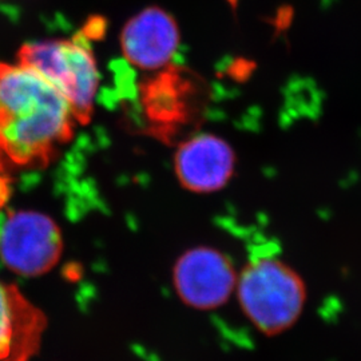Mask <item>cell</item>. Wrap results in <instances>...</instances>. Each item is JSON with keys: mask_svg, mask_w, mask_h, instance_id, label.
<instances>
[{"mask_svg": "<svg viewBox=\"0 0 361 361\" xmlns=\"http://www.w3.org/2000/svg\"><path fill=\"white\" fill-rule=\"evenodd\" d=\"M77 125L46 78L19 62H0V171L47 166Z\"/></svg>", "mask_w": 361, "mask_h": 361, "instance_id": "cell-1", "label": "cell"}, {"mask_svg": "<svg viewBox=\"0 0 361 361\" xmlns=\"http://www.w3.org/2000/svg\"><path fill=\"white\" fill-rule=\"evenodd\" d=\"M235 292L243 312L262 335H281L301 317L308 289L283 259L258 257L238 274Z\"/></svg>", "mask_w": 361, "mask_h": 361, "instance_id": "cell-2", "label": "cell"}, {"mask_svg": "<svg viewBox=\"0 0 361 361\" xmlns=\"http://www.w3.org/2000/svg\"><path fill=\"white\" fill-rule=\"evenodd\" d=\"M16 62L35 70L70 104L78 125H87L99 90V68L90 46L80 38L47 39L25 43Z\"/></svg>", "mask_w": 361, "mask_h": 361, "instance_id": "cell-3", "label": "cell"}, {"mask_svg": "<svg viewBox=\"0 0 361 361\" xmlns=\"http://www.w3.org/2000/svg\"><path fill=\"white\" fill-rule=\"evenodd\" d=\"M63 234L55 219L35 210L8 213L0 225V259L22 277L51 271L63 253Z\"/></svg>", "mask_w": 361, "mask_h": 361, "instance_id": "cell-4", "label": "cell"}, {"mask_svg": "<svg viewBox=\"0 0 361 361\" xmlns=\"http://www.w3.org/2000/svg\"><path fill=\"white\" fill-rule=\"evenodd\" d=\"M238 274L232 259L219 249L195 246L180 255L173 269V284L183 304L213 310L228 302Z\"/></svg>", "mask_w": 361, "mask_h": 361, "instance_id": "cell-5", "label": "cell"}, {"mask_svg": "<svg viewBox=\"0 0 361 361\" xmlns=\"http://www.w3.org/2000/svg\"><path fill=\"white\" fill-rule=\"evenodd\" d=\"M237 157L232 145L212 133H200L180 143L174 173L180 186L195 194L224 189L234 176Z\"/></svg>", "mask_w": 361, "mask_h": 361, "instance_id": "cell-6", "label": "cell"}, {"mask_svg": "<svg viewBox=\"0 0 361 361\" xmlns=\"http://www.w3.org/2000/svg\"><path fill=\"white\" fill-rule=\"evenodd\" d=\"M121 51L130 65L155 71L170 65L178 51L180 31L173 15L157 6L131 16L121 31Z\"/></svg>", "mask_w": 361, "mask_h": 361, "instance_id": "cell-7", "label": "cell"}, {"mask_svg": "<svg viewBox=\"0 0 361 361\" xmlns=\"http://www.w3.org/2000/svg\"><path fill=\"white\" fill-rule=\"evenodd\" d=\"M47 317L16 285L0 280V361H30L42 347Z\"/></svg>", "mask_w": 361, "mask_h": 361, "instance_id": "cell-8", "label": "cell"}, {"mask_svg": "<svg viewBox=\"0 0 361 361\" xmlns=\"http://www.w3.org/2000/svg\"><path fill=\"white\" fill-rule=\"evenodd\" d=\"M11 178L7 173L0 171V210L6 207L11 197Z\"/></svg>", "mask_w": 361, "mask_h": 361, "instance_id": "cell-9", "label": "cell"}]
</instances>
